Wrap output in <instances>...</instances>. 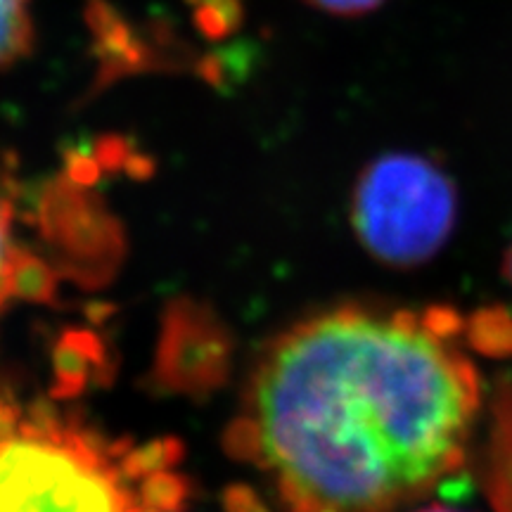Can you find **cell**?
<instances>
[{
  "label": "cell",
  "mask_w": 512,
  "mask_h": 512,
  "mask_svg": "<svg viewBox=\"0 0 512 512\" xmlns=\"http://www.w3.org/2000/svg\"><path fill=\"white\" fill-rule=\"evenodd\" d=\"M479 406L441 311L339 306L268 344L233 441L287 512H394L465 463Z\"/></svg>",
  "instance_id": "obj_1"
},
{
  "label": "cell",
  "mask_w": 512,
  "mask_h": 512,
  "mask_svg": "<svg viewBox=\"0 0 512 512\" xmlns=\"http://www.w3.org/2000/svg\"><path fill=\"white\" fill-rule=\"evenodd\" d=\"M174 441L107 439L43 406H0V512H178Z\"/></svg>",
  "instance_id": "obj_2"
},
{
  "label": "cell",
  "mask_w": 512,
  "mask_h": 512,
  "mask_svg": "<svg viewBox=\"0 0 512 512\" xmlns=\"http://www.w3.org/2000/svg\"><path fill=\"white\" fill-rule=\"evenodd\" d=\"M458 192L432 159L389 152L370 162L351 197V223L377 261L411 268L430 261L453 235Z\"/></svg>",
  "instance_id": "obj_3"
},
{
  "label": "cell",
  "mask_w": 512,
  "mask_h": 512,
  "mask_svg": "<svg viewBox=\"0 0 512 512\" xmlns=\"http://www.w3.org/2000/svg\"><path fill=\"white\" fill-rule=\"evenodd\" d=\"M31 285H38V266L19 245L15 207L0 176V313L8 309L12 299L24 297Z\"/></svg>",
  "instance_id": "obj_4"
},
{
  "label": "cell",
  "mask_w": 512,
  "mask_h": 512,
  "mask_svg": "<svg viewBox=\"0 0 512 512\" xmlns=\"http://www.w3.org/2000/svg\"><path fill=\"white\" fill-rule=\"evenodd\" d=\"M34 0H0V72L29 53L34 41Z\"/></svg>",
  "instance_id": "obj_5"
},
{
  "label": "cell",
  "mask_w": 512,
  "mask_h": 512,
  "mask_svg": "<svg viewBox=\"0 0 512 512\" xmlns=\"http://www.w3.org/2000/svg\"><path fill=\"white\" fill-rule=\"evenodd\" d=\"M306 3L316 5L318 10L330 12V15L339 17H358L366 12L375 10L384 0H306Z\"/></svg>",
  "instance_id": "obj_6"
},
{
  "label": "cell",
  "mask_w": 512,
  "mask_h": 512,
  "mask_svg": "<svg viewBox=\"0 0 512 512\" xmlns=\"http://www.w3.org/2000/svg\"><path fill=\"white\" fill-rule=\"evenodd\" d=\"M503 271H505V275H508V280L512 283V245H510V249H508V256H505Z\"/></svg>",
  "instance_id": "obj_7"
},
{
  "label": "cell",
  "mask_w": 512,
  "mask_h": 512,
  "mask_svg": "<svg viewBox=\"0 0 512 512\" xmlns=\"http://www.w3.org/2000/svg\"><path fill=\"white\" fill-rule=\"evenodd\" d=\"M418 512H463V510H453V508H444V505H430V508H422Z\"/></svg>",
  "instance_id": "obj_8"
}]
</instances>
